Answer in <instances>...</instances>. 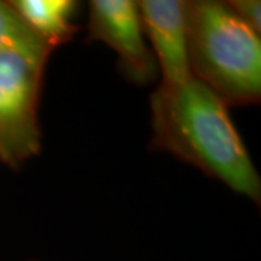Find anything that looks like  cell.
I'll list each match as a JSON object with an SVG mask.
<instances>
[{
	"label": "cell",
	"mask_w": 261,
	"mask_h": 261,
	"mask_svg": "<svg viewBox=\"0 0 261 261\" xmlns=\"http://www.w3.org/2000/svg\"><path fill=\"white\" fill-rule=\"evenodd\" d=\"M187 61L193 79L231 106L261 100V38L226 2H186Z\"/></svg>",
	"instance_id": "7a4b0ae2"
},
{
	"label": "cell",
	"mask_w": 261,
	"mask_h": 261,
	"mask_svg": "<svg viewBox=\"0 0 261 261\" xmlns=\"http://www.w3.org/2000/svg\"><path fill=\"white\" fill-rule=\"evenodd\" d=\"M138 2H89L87 42H103L118 56V70L128 82L148 86L159 75V67L144 38Z\"/></svg>",
	"instance_id": "277c9868"
},
{
	"label": "cell",
	"mask_w": 261,
	"mask_h": 261,
	"mask_svg": "<svg viewBox=\"0 0 261 261\" xmlns=\"http://www.w3.org/2000/svg\"><path fill=\"white\" fill-rule=\"evenodd\" d=\"M53 48L20 18L10 2L0 0V53H13L47 68Z\"/></svg>",
	"instance_id": "52a82bcc"
},
{
	"label": "cell",
	"mask_w": 261,
	"mask_h": 261,
	"mask_svg": "<svg viewBox=\"0 0 261 261\" xmlns=\"http://www.w3.org/2000/svg\"><path fill=\"white\" fill-rule=\"evenodd\" d=\"M138 9L161 74L160 86L170 89L192 79L187 61L186 2L141 0Z\"/></svg>",
	"instance_id": "5b68a950"
},
{
	"label": "cell",
	"mask_w": 261,
	"mask_h": 261,
	"mask_svg": "<svg viewBox=\"0 0 261 261\" xmlns=\"http://www.w3.org/2000/svg\"><path fill=\"white\" fill-rule=\"evenodd\" d=\"M149 106L151 148L173 154L260 205V174L218 94L192 77L176 87L160 86Z\"/></svg>",
	"instance_id": "6da1fadb"
},
{
	"label": "cell",
	"mask_w": 261,
	"mask_h": 261,
	"mask_svg": "<svg viewBox=\"0 0 261 261\" xmlns=\"http://www.w3.org/2000/svg\"><path fill=\"white\" fill-rule=\"evenodd\" d=\"M12 6L38 37L53 49L70 42L79 32L73 22L74 0H12Z\"/></svg>",
	"instance_id": "8992f818"
},
{
	"label": "cell",
	"mask_w": 261,
	"mask_h": 261,
	"mask_svg": "<svg viewBox=\"0 0 261 261\" xmlns=\"http://www.w3.org/2000/svg\"><path fill=\"white\" fill-rule=\"evenodd\" d=\"M45 68L0 53V163L19 170L41 151L38 118Z\"/></svg>",
	"instance_id": "3957f363"
},
{
	"label": "cell",
	"mask_w": 261,
	"mask_h": 261,
	"mask_svg": "<svg viewBox=\"0 0 261 261\" xmlns=\"http://www.w3.org/2000/svg\"><path fill=\"white\" fill-rule=\"evenodd\" d=\"M229 9L243 20L257 35H261V3L260 0H229Z\"/></svg>",
	"instance_id": "ba28073f"
},
{
	"label": "cell",
	"mask_w": 261,
	"mask_h": 261,
	"mask_svg": "<svg viewBox=\"0 0 261 261\" xmlns=\"http://www.w3.org/2000/svg\"><path fill=\"white\" fill-rule=\"evenodd\" d=\"M32 261H37V260H32Z\"/></svg>",
	"instance_id": "9c48e42d"
}]
</instances>
